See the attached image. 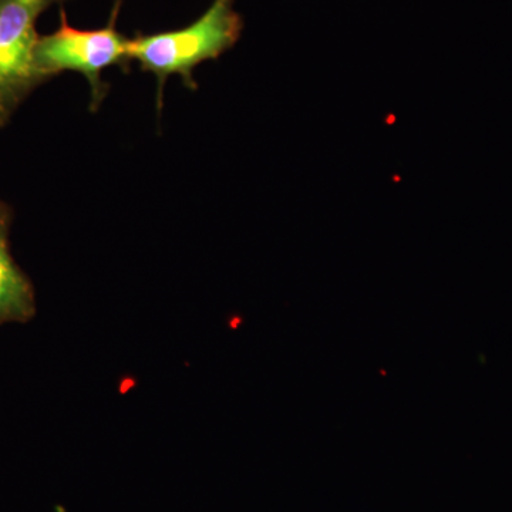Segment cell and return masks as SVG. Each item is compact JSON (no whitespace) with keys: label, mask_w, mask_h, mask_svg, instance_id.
<instances>
[{"label":"cell","mask_w":512,"mask_h":512,"mask_svg":"<svg viewBox=\"0 0 512 512\" xmlns=\"http://www.w3.org/2000/svg\"><path fill=\"white\" fill-rule=\"evenodd\" d=\"M244 32V18L235 0H212L204 13L180 29L137 33L130 37L131 62L157 79L158 104L171 76L181 77L188 90L198 89L194 72L202 63L220 59L237 45Z\"/></svg>","instance_id":"cell-1"},{"label":"cell","mask_w":512,"mask_h":512,"mask_svg":"<svg viewBox=\"0 0 512 512\" xmlns=\"http://www.w3.org/2000/svg\"><path fill=\"white\" fill-rule=\"evenodd\" d=\"M123 0H116L109 22L103 28L82 29L70 25L66 10L60 6V25L55 32L40 35L35 49L37 70L47 82L64 72L82 74L90 87V109L99 110L110 86L103 73L111 67L130 70V37L117 29Z\"/></svg>","instance_id":"cell-2"},{"label":"cell","mask_w":512,"mask_h":512,"mask_svg":"<svg viewBox=\"0 0 512 512\" xmlns=\"http://www.w3.org/2000/svg\"><path fill=\"white\" fill-rule=\"evenodd\" d=\"M69 0H0V127L6 126L37 87L47 82L37 70V20Z\"/></svg>","instance_id":"cell-3"},{"label":"cell","mask_w":512,"mask_h":512,"mask_svg":"<svg viewBox=\"0 0 512 512\" xmlns=\"http://www.w3.org/2000/svg\"><path fill=\"white\" fill-rule=\"evenodd\" d=\"M12 218V208L5 202L0 207V326L26 323L36 315L35 288L10 251Z\"/></svg>","instance_id":"cell-4"},{"label":"cell","mask_w":512,"mask_h":512,"mask_svg":"<svg viewBox=\"0 0 512 512\" xmlns=\"http://www.w3.org/2000/svg\"><path fill=\"white\" fill-rule=\"evenodd\" d=\"M5 204V202H3L2 200H0V207H2V205Z\"/></svg>","instance_id":"cell-5"}]
</instances>
